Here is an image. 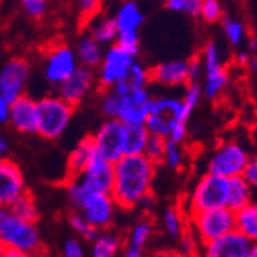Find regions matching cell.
<instances>
[{
	"label": "cell",
	"instance_id": "45",
	"mask_svg": "<svg viewBox=\"0 0 257 257\" xmlns=\"http://www.w3.org/2000/svg\"><path fill=\"white\" fill-rule=\"evenodd\" d=\"M62 257H85L83 245L79 239H69L63 243Z\"/></svg>",
	"mask_w": 257,
	"mask_h": 257
},
{
	"label": "cell",
	"instance_id": "47",
	"mask_svg": "<svg viewBox=\"0 0 257 257\" xmlns=\"http://www.w3.org/2000/svg\"><path fill=\"white\" fill-rule=\"evenodd\" d=\"M10 109H11V102L8 99H5L2 94H0V125L8 123Z\"/></svg>",
	"mask_w": 257,
	"mask_h": 257
},
{
	"label": "cell",
	"instance_id": "8",
	"mask_svg": "<svg viewBox=\"0 0 257 257\" xmlns=\"http://www.w3.org/2000/svg\"><path fill=\"white\" fill-rule=\"evenodd\" d=\"M249 160L246 148L236 139L220 142L206 162V173L231 179L240 176Z\"/></svg>",
	"mask_w": 257,
	"mask_h": 257
},
{
	"label": "cell",
	"instance_id": "26",
	"mask_svg": "<svg viewBox=\"0 0 257 257\" xmlns=\"http://www.w3.org/2000/svg\"><path fill=\"white\" fill-rule=\"evenodd\" d=\"M236 229L252 243L257 242V202H251L236 211Z\"/></svg>",
	"mask_w": 257,
	"mask_h": 257
},
{
	"label": "cell",
	"instance_id": "29",
	"mask_svg": "<svg viewBox=\"0 0 257 257\" xmlns=\"http://www.w3.org/2000/svg\"><path fill=\"white\" fill-rule=\"evenodd\" d=\"M182 122H177L174 120L173 117H170V115L163 114V112H156V111H151L150 115L147 117L145 120V126L148 130L150 134H154V136H160V137H165L168 139L173 128L180 125ZM188 125V123H186Z\"/></svg>",
	"mask_w": 257,
	"mask_h": 257
},
{
	"label": "cell",
	"instance_id": "18",
	"mask_svg": "<svg viewBox=\"0 0 257 257\" xmlns=\"http://www.w3.org/2000/svg\"><path fill=\"white\" fill-rule=\"evenodd\" d=\"M203 245V257H246L252 242L237 229L213 239Z\"/></svg>",
	"mask_w": 257,
	"mask_h": 257
},
{
	"label": "cell",
	"instance_id": "51",
	"mask_svg": "<svg viewBox=\"0 0 257 257\" xmlns=\"http://www.w3.org/2000/svg\"><path fill=\"white\" fill-rule=\"evenodd\" d=\"M249 57H251L249 51H248V50H242V51H239V53L236 54V62H237L239 65H246L248 60H249Z\"/></svg>",
	"mask_w": 257,
	"mask_h": 257
},
{
	"label": "cell",
	"instance_id": "41",
	"mask_svg": "<svg viewBox=\"0 0 257 257\" xmlns=\"http://www.w3.org/2000/svg\"><path fill=\"white\" fill-rule=\"evenodd\" d=\"M202 97H203L202 83H199V82H188L183 86V96H182V99L193 111L200 103Z\"/></svg>",
	"mask_w": 257,
	"mask_h": 257
},
{
	"label": "cell",
	"instance_id": "4",
	"mask_svg": "<svg viewBox=\"0 0 257 257\" xmlns=\"http://www.w3.org/2000/svg\"><path fill=\"white\" fill-rule=\"evenodd\" d=\"M74 106L59 94H48L37 100L39 126L37 134L45 140H57L68 130L73 119Z\"/></svg>",
	"mask_w": 257,
	"mask_h": 257
},
{
	"label": "cell",
	"instance_id": "24",
	"mask_svg": "<svg viewBox=\"0 0 257 257\" xmlns=\"http://www.w3.org/2000/svg\"><path fill=\"white\" fill-rule=\"evenodd\" d=\"M85 28L88 30L86 33L89 36H92L102 45L109 46L115 43V39H117V27H115L114 17L102 16V13L94 19H91L85 25Z\"/></svg>",
	"mask_w": 257,
	"mask_h": 257
},
{
	"label": "cell",
	"instance_id": "1",
	"mask_svg": "<svg viewBox=\"0 0 257 257\" xmlns=\"http://www.w3.org/2000/svg\"><path fill=\"white\" fill-rule=\"evenodd\" d=\"M157 165L145 154H126L114 162L111 196L122 209H134L140 199L153 193Z\"/></svg>",
	"mask_w": 257,
	"mask_h": 257
},
{
	"label": "cell",
	"instance_id": "38",
	"mask_svg": "<svg viewBox=\"0 0 257 257\" xmlns=\"http://www.w3.org/2000/svg\"><path fill=\"white\" fill-rule=\"evenodd\" d=\"M165 144H167V139L165 137L150 134V137L147 140V145H145V150H144V154L151 162H154L156 165H159V163H162V160H163V153H165Z\"/></svg>",
	"mask_w": 257,
	"mask_h": 257
},
{
	"label": "cell",
	"instance_id": "14",
	"mask_svg": "<svg viewBox=\"0 0 257 257\" xmlns=\"http://www.w3.org/2000/svg\"><path fill=\"white\" fill-rule=\"evenodd\" d=\"M97 153L109 162L119 160L123 156L125 123L117 119H106L97 131L91 136Z\"/></svg>",
	"mask_w": 257,
	"mask_h": 257
},
{
	"label": "cell",
	"instance_id": "11",
	"mask_svg": "<svg viewBox=\"0 0 257 257\" xmlns=\"http://www.w3.org/2000/svg\"><path fill=\"white\" fill-rule=\"evenodd\" d=\"M144 20H145V14L134 0H125L114 16L115 27H117V39H115V43H119L120 46L134 53L136 56H139V45H140L139 31L140 27L144 25Z\"/></svg>",
	"mask_w": 257,
	"mask_h": 257
},
{
	"label": "cell",
	"instance_id": "19",
	"mask_svg": "<svg viewBox=\"0 0 257 257\" xmlns=\"http://www.w3.org/2000/svg\"><path fill=\"white\" fill-rule=\"evenodd\" d=\"M8 123L22 134H37L39 112L37 100L28 96L27 92L11 102Z\"/></svg>",
	"mask_w": 257,
	"mask_h": 257
},
{
	"label": "cell",
	"instance_id": "28",
	"mask_svg": "<svg viewBox=\"0 0 257 257\" xmlns=\"http://www.w3.org/2000/svg\"><path fill=\"white\" fill-rule=\"evenodd\" d=\"M162 223H163V229H165L167 234L177 240L182 232L186 229L185 223H188V219H186L185 213L177 206H168L165 211H163V217H162Z\"/></svg>",
	"mask_w": 257,
	"mask_h": 257
},
{
	"label": "cell",
	"instance_id": "10",
	"mask_svg": "<svg viewBox=\"0 0 257 257\" xmlns=\"http://www.w3.org/2000/svg\"><path fill=\"white\" fill-rule=\"evenodd\" d=\"M0 239L7 248H16L22 251L42 249V237L37 225L34 222L20 219L13 211L0 225Z\"/></svg>",
	"mask_w": 257,
	"mask_h": 257
},
{
	"label": "cell",
	"instance_id": "39",
	"mask_svg": "<svg viewBox=\"0 0 257 257\" xmlns=\"http://www.w3.org/2000/svg\"><path fill=\"white\" fill-rule=\"evenodd\" d=\"M125 82H128L134 88H147L151 83L150 82V68H147L145 65L136 60L130 69Z\"/></svg>",
	"mask_w": 257,
	"mask_h": 257
},
{
	"label": "cell",
	"instance_id": "31",
	"mask_svg": "<svg viewBox=\"0 0 257 257\" xmlns=\"http://www.w3.org/2000/svg\"><path fill=\"white\" fill-rule=\"evenodd\" d=\"M154 232V223L148 216H144L142 219H139L128 234V245H134L139 248H145L148 240L151 239Z\"/></svg>",
	"mask_w": 257,
	"mask_h": 257
},
{
	"label": "cell",
	"instance_id": "43",
	"mask_svg": "<svg viewBox=\"0 0 257 257\" xmlns=\"http://www.w3.org/2000/svg\"><path fill=\"white\" fill-rule=\"evenodd\" d=\"M186 71H188L190 82H199V79L203 76V62L200 54H194L186 59Z\"/></svg>",
	"mask_w": 257,
	"mask_h": 257
},
{
	"label": "cell",
	"instance_id": "2",
	"mask_svg": "<svg viewBox=\"0 0 257 257\" xmlns=\"http://www.w3.org/2000/svg\"><path fill=\"white\" fill-rule=\"evenodd\" d=\"M99 108L106 119H117L128 125H144L151 112L153 96L147 88H134L120 82L108 89H100Z\"/></svg>",
	"mask_w": 257,
	"mask_h": 257
},
{
	"label": "cell",
	"instance_id": "50",
	"mask_svg": "<svg viewBox=\"0 0 257 257\" xmlns=\"http://www.w3.org/2000/svg\"><path fill=\"white\" fill-rule=\"evenodd\" d=\"M144 249L145 248H139V246L126 243L125 251H123V257H144Z\"/></svg>",
	"mask_w": 257,
	"mask_h": 257
},
{
	"label": "cell",
	"instance_id": "7",
	"mask_svg": "<svg viewBox=\"0 0 257 257\" xmlns=\"http://www.w3.org/2000/svg\"><path fill=\"white\" fill-rule=\"evenodd\" d=\"M186 219H188L190 228L202 243L236 229V213L228 206L205 209V211L190 214Z\"/></svg>",
	"mask_w": 257,
	"mask_h": 257
},
{
	"label": "cell",
	"instance_id": "53",
	"mask_svg": "<svg viewBox=\"0 0 257 257\" xmlns=\"http://www.w3.org/2000/svg\"><path fill=\"white\" fill-rule=\"evenodd\" d=\"M10 214H11V208H8V206H0V225H2L7 220V217Z\"/></svg>",
	"mask_w": 257,
	"mask_h": 257
},
{
	"label": "cell",
	"instance_id": "16",
	"mask_svg": "<svg viewBox=\"0 0 257 257\" xmlns=\"http://www.w3.org/2000/svg\"><path fill=\"white\" fill-rule=\"evenodd\" d=\"M27 191L25 177L17 163L8 157L0 159V206H11Z\"/></svg>",
	"mask_w": 257,
	"mask_h": 257
},
{
	"label": "cell",
	"instance_id": "5",
	"mask_svg": "<svg viewBox=\"0 0 257 257\" xmlns=\"http://www.w3.org/2000/svg\"><path fill=\"white\" fill-rule=\"evenodd\" d=\"M226 202H228V179L206 173L194 185L191 194L186 199L183 213L188 217L190 214L205 211V209L226 206Z\"/></svg>",
	"mask_w": 257,
	"mask_h": 257
},
{
	"label": "cell",
	"instance_id": "49",
	"mask_svg": "<svg viewBox=\"0 0 257 257\" xmlns=\"http://www.w3.org/2000/svg\"><path fill=\"white\" fill-rule=\"evenodd\" d=\"M147 257H197V254H183V252H180L177 249L176 251L168 249V251H156V252H151Z\"/></svg>",
	"mask_w": 257,
	"mask_h": 257
},
{
	"label": "cell",
	"instance_id": "21",
	"mask_svg": "<svg viewBox=\"0 0 257 257\" xmlns=\"http://www.w3.org/2000/svg\"><path fill=\"white\" fill-rule=\"evenodd\" d=\"M97 150L94 147V140H92L91 136L83 137L80 142L74 147V150L71 151L68 157V163H66V179H77L82 171L86 168V165L89 163V160L96 156Z\"/></svg>",
	"mask_w": 257,
	"mask_h": 257
},
{
	"label": "cell",
	"instance_id": "36",
	"mask_svg": "<svg viewBox=\"0 0 257 257\" xmlns=\"http://www.w3.org/2000/svg\"><path fill=\"white\" fill-rule=\"evenodd\" d=\"M23 13L31 20H42L46 17L50 10V0H19Z\"/></svg>",
	"mask_w": 257,
	"mask_h": 257
},
{
	"label": "cell",
	"instance_id": "6",
	"mask_svg": "<svg viewBox=\"0 0 257 257\" xmlns=\"http://www.w3.org/2000/svg\"><path fill=\"white\" fill-rule=\"evenodd\" d=\"M200 57L203 62V96L208 100H216L223 94L229 83V73L222 59L219 43L216 40H208Z\"/></svg>",
	"mask_w": 257,
	"mask_h": 257
},
{
	"label": "cell",
	"instance_id": "12",
	"mask_svg": "<svg viewBox=\"0 0 257 257\" xmlns=\"http://www.w3.org/2000/svg\"><path fill=\"white\" fill-rule=\"evenodd\" d=\"M79 66L76 51L69 45L57 42L48 46L45 51L43 74L51 85L59 86L63 80L71 76Z\"/></svg>",
	"mask_w": 257,
	"mask_h": 257
},
{
	"label": "cell",
	"instance_id": "30",
	"mask_svg": "<svg viewBox=\"0 0 257 257\" xmlns=\"http://www.w3.org/2000/svg\"><path fill=\"white\" fill-rule=\"evenodd\" d=\"M10 208H11V211L16 216H19L20 219H25V220L34 222V223H37V220H39V208H37L36 199L28 190L23 193Z\"/></svg>",
	"mask_w": 257,
	"mask_h": 257
},
{
	"label": "cell",
	"instance_id": "44",
	"mask_svg": "<svg viewBox=\"0 0 257 257\" xmlns=\"http://www.w3.org/2000/svg\"><path fill=\"white\" fill-rule=\"evenodd\" d=\"M242 176L251 186L254 197H257V157H249Z\"/></svg>",
	"mask_w": 257,
	"mask_h": 257
},
{
	"label": "cell",
	"instance_id": "55",
	"mask_svg": "<svg viewBox=\"0 0 257 257\" xmlns=\"http://www.w3.org/2000/svg\"><path fill=\"white\" fill-rule=\"evenodd\" d=\"M246 257H257V242H254V243L251 245V248H249Z\"/></svg>",
	"mask_w": 257,
	"mask_h": 257
},
{
	"label": "cell",
	"instance_id": "42",
	"mask_svg": "<svg viewBox=\"0 0 257 257\" xmlns=\"http://www.w3.org/2000/svg\"><path fill=\"white\" fill-rule=\"evenodd\" d=\"M179 240V249L183 254H197V236L193 232L191 228H186Z\"/></svg>",
	"mask_w": 257,
	"mask_h": 257
},
{
	"label": "cell",
	"instance_id": "17",
	"mask_svg": "<svg viewBox=\"0 0 257 257\" xmlns=\"http://www.w3.org/2000/svg\"><path fill=\"white\" fill-rule=\"evenodd\" d=\"M77 179L89 191L111 194L114 182V163L96 153Z\"/></svg>",
	"mask_w": 257,
	"mask_h": 257
},
{
	"label": "cell",
	"instance_id": "32",
	"mask_svg": "<svg viewBox=\"0 0 257 257\" xmlns=\"http://www.w3.org/2000/svg\"><path fill=\"white\" fill-rule=\"evenodd\" d=\"M222 27L225 37L231 46L239 48V46L243 45V42L246 40V28L240 20L234 17H225L222 19Z\"/></svg>",
	"mask_w": 257,
	"mask_h": 257
},
{
	"label": "cell",
	"instance_id": "37",
	"mask_svg": "<svg viewBox=\"0 0 257 257\" xmlns=\"http://www.w3.org/2000/svg\"><path fill=\"white\" fill-rule=\"evenodd\" d=\"M199 17L205 23H217L223 19V8L219 0H202Z\"/></svg>",
	"mask_w": 257,
	"mask_h": 257
},
{
	"label": "cell",
	"instance_id": "54",
	"mask_svg": "<svg viewBox=\"0 0 257 257\" xmlns=\"http://www.w3.org/2000/svg\"><path fill=\"white\" fill-rule=\"evenodd\" d=\"M248 51L257 53V37H248Z\"/></svg>",
	"mask_w": 257,
	"mask_h": 257
},
{
	"label": "cell",
	"instance_id": "34",
	"mask_svg": "<svg viewBox=\"0 0 257 257\" xmlns=\"http://www.w3.org/2000/svg\"><path fill=\"white\" fill-rule=\"evenodd\" d=\"M68 223H69V226H71V229L76 232L77 236H80V237H83L85 240H89V242L94 240L99 236V232H100V229H97L96 226H92L91 223H88L86 219L79 211H73L71 214H69Z\"/></svg>",
	"mask_w": 257,
	"mask_h": 257
},
{
	"label": "cell",
	"instance_id": "25",
	"mask_svg": "<svg viewBox=\"0 0 257 257\" xmlns=\"http://www.w3.org/2000/svg\"><path fill=\"white\" fill-rule=\"evenodd\" d=\"M123 240L119 234L109 231H100L99 236L92 240L91 257H115L122 248Z\"/></svg>",
	"mask_w": 257,
	"mask_h": 257
},
{
	"label": "cell",
	"instance_id": "58",
	"mask_svg": "<svg viewBox=\"0 0 257 257\" xmlns=\"http://www.w3.org/2000/svg\"><path fill=\"white\" fill-rule=\"evenodd\" d=\"M2 157H5V156H2V154H0V159H2Z\"/></svg>",
	"mask_w": 257,
	"mask_h": 257
},
{
	"label": "cell",
	"instance_id": "33",
	"mask_svg": "<svg viewBox=\"0 0 257 257\" xmlns=\"http://www.w3.org/2000/svg\"><path fill=\"white\" fill-rule=\"evenodd\" d=\"M162 163L170 170H180L185 163V150L183 144L174 142L171 139H167L165 144V153H163Z\"/></svg>",
	"mask_w": 257,
	"mask_h": 257
},
{
	"label": "cell",
	"instance_id": "27",
	"mask_svg": "<svg viewBox=\"0 0 257 257\" xmlns=\"http://www.w3.org/2000/svg\"><path fill=\"white\" fill-rule=\"evenodd\" d=\"M150 133L145 125H128L125 123V144L123 156L126 154H144Z\"/></svg>",
	"mask_w": 257,
	"mask_h": 257
},
{
	"label": "cell",
	"instance_id": "48",
	"mask_svg": "<svg viewBox=\"0 0 257 257\" xmlns=\"http://www.w3.org/2000/svg\"><path fill=\"white\" fill-rule=\"evenodd\" d=\"M154 205H156V197L151 193V194L145 196L144 199H140V202L137 203L136 208L140 209V211H144V213H148V211H151V209L154 208Z\"/></svg>",
	"mask_w": 257,
	"mask_h": 257
},
{
	"label": "cell",
	"instance_id": "23",
	"mask_svg": "<svg viewBox=\"0 0 257 257\" xmlns=\"http://www.w3.org/2000/svg\"><path fill=\"white\" fill-rule=\"evenodd\" d=\"M254 199L251 186L248 185V182L243 179V176H234L228 179V202L226 206L232 211H239L243 206H246L248 203H251Z\"/></svg>",
	"mask_w": 257,
	"mask_h": 257
},
{
	"label": "cell",
	"instance_id": "22",
	"mask_svg": "<svg viewBox=\"0 0 257 257\" xmlns=\"http://www.w3.org/2000/svg\"><path fill=\"white\" fill-rule=\"evenodd\" d=\"M76 56L79 60V65L91 68V69H96L103 57V45L99 43L94 37L89 36L88 33L83 34L76 45Z\"/></svg>",
	"mask_w": 257,
	"mask_h": 257
},
{
	"label": "cell",
	"instance_id": "9",
	"mask_svg": "<svg viewBox=\"0 0 257 257\" xmlns=\"http://www.w3.org/2000/svg\"><path fill=\"white\" fill-rule=\"evenodd\" d=\"M137 56L119 43H112L103 53L100 65L96 68V79L100 89H108L123 82Z\"/></svg>",
	"mask_w": 257,
	"mask_h": 257
},
{
	"label": "cell",
	"instance_id": "57",
	"mask_svg": "<svg viewBox=\"0 0 257 257\" xmlns=\"http://www.w3.org/2000/svg\"><path fill=\"white\" fill-rule=\"evenodd\" d=\"M157 2H163V4H165V2H167V0H157Z\"/></svg>",
	"mask_w": 257,
	"mask_h": 257
},
{
	"label": "cell",
	"instance_id": "35",
	"mask_svg": "<svg viewBox=\"0 0 257 257\" xmlns=\"http://www.w3.org/2000/svg\"><path fill=\"white\" fill-rule=\"evenodd\" d=\"M73 2L82 27H85L91 19L99 16L103 8V0H73Z\"/></svg>",
	"mask_w": 257,
	"mask_h": 257
},
{
	"label": "cell",
	"instance_id": "52",
	"mask_svg": "<svg viewBox=\"0 0 257 257\" xmlns=\"http://www.w3.org/2000/svg\"><path fill=\"white\" fill-rule=\"evenodd\" d=\"M7 151H8V142H7L5 136L2 134V131H0V154L5 156Z\"/></svg>",
	"mask_w": 257,
	"mask_h": 257
},
{
	"label": "cell",
	"instance_id": "46",
	"mask_svg": "<svg viewBox=\"0 0 257 257\" xmlns=\"http://www.w3.org/2000/svg\"><path fill=\"white\" fill-rule=\"evenodd\" d=\"M4 257H46L43 249L39 251H22L16 248H5Z\"/></svg>",
	"mask_w": 257,
	"mask_h": 257
},
{
	"label": "cell",
	"instance_id": "13",
	"mask_svg": "<svg viewBox=\"0 0 257 257\" xmlns=\"http://www.w3.org/2000/svg\"><path fill=\"white\" fill-rule=\"evenodd\" d=\"M31 74V63L25 57H11L0 68V94L10 102L25 94V88Z\"/></svg>",
	"mask_w": 257,
	"mask_h": 257
},
{
	"label": "cell",
	"instance_id": "3",
	"mask_svg": "<svg viewBox=\"0 0 257 257\" xmlns=\"http://www.w3.org/2000/svg\"><path fill=\"white\" fill-rule=\"evenodd\" d=\"M66 197L73 211H79L88 223L100 231L108 229L115 217L117 203L108 193L89 191L79 179L65 180Z\"/></svg>",
	"mask_w": 257,
	"mask_h": 257
},
{
	"label": "cell",
	"instance_id": "15",
	"mask_svg": "<svg viewBox=\"0 0 257 257\" xmlns=\"http://www.w3.org/2000/svg\"><path fill=\"white\" fill-rule=\"evenodd\" d=\"M96 85V69L79 65L76 71L57 86V94L76 108L91 94Z\"/></svg>",
	"mask_w": 257,
	"mask_h": 257
},
{
	"label": "cell",
	"instance_id": "40",
	"mask_svg": "<svg viewBox=\"0 0 257 257\" xmlns=\"http://www.w3.org/2000/svg\"><path fill=\"white\" fill-rule=\"evenodd\" d=\"M202 0H167L165 5L174 13H182L190 17H199Z\"/></svg>",
	"mask_w": 257,
	"mask_h": 257
},
{
	"label": "cell",
	"instance_id": "56",
	"mask_svg": "<svg viewBox=\"0 0 257 257\" xmlns=\"http://www.w3.org/2000/svg\"><path fill=\"white\" fill-rule=\"evenodd\" d=\"M5 243L2 242V239H0V257H4V252H5Z\"/></svg>",
	"mask_w": 257,
	"mask_h": 257
},
{
	"label": "cell",
	"instance_id": "20",
	"mask_svg": "<svg viewBox=\"0 0 257 257\" xmlns=\"http://www.w3.org/2000/svg\"><path fill=\"white\" fill-rule=\"evenodd\" d=\"M150 82L162 86H185L188 83V71H186V60H170L162 62L150 68Z\"/></svg>",
	"mask_w": 257,
	"mask_h": 257
}]
</instances>
